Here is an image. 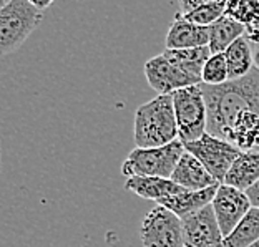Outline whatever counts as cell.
Wrapping results in <instances>:
<instances>
[{"label": "cell", "instance_id": "obj_26", "mask_svg": "<svg viewBox=\"0 0 259 247\" xmlns=\"http://www.w3.org/2000/svg\"><path fill=\"white\" fill-rule=\"evenodd\" d=\"M28 2H30L32 5H35L38 10H45V9H49L55 0H28Z\"/></svg>", "mask_w": 259, "mask_h": 247}, {"label": "cell", "instance_id": "obj_22", "mask_svg": "<svg viewBox=\"0 0 259 247\" xmlns=\"http://www.w3.org/2000/svg\"><path fill=\"white\" fill-rule=\"evenodd\" d=\"M225 7H226V0L223 2H214V4H206L201 7L194 9L188 14H183L185 19L188 22L194 23V25H201V27H211L213 23H216L221 17H225Z\"/></svg>", "mask_w": 259, "mask_h": 247}, {"label": "cell", "instance_id": "obj_10", "mask_svg": "<svg viewBox=\"0 0 259 247\" xmlns=\"http://www.w3.org/2000/svg\"><path fill=\"white\" fill-rule=\"evenodd\" d=\"M181 221H183L185 247H225L223 244L225 236L218 224L213 204Z\"/></svg>", "mask_w": 259, "mask_h": 247}, {"label": "cell", "instance_id": "obj_2", "mask_svg": "<svg viewBox=\"0 0 259 247\" xmlns=\"http://www.w3.org/2000/svg\"><path fill=\"white\" fill-rule=\"evenodd\" d=\"M133 136L137 148H160L178 139L173 95H158L141 105L135 113Z\"/></svg>", "mask_w": 259, "mask_h": 247}, {"label": "cell", "instance_id": "obj_1", "mask_svg": "<svg viewBox=\"0 0 259 247\" xmlns=\"http://www.w3.org/2000/svg\"><path fill=\"white\" fill-rule=\"evenodd\" d=\"M208 108V133L228 139L229 129L246 110L259 113V70L223 85H199Z\"/></svg>", "mask_w": 259, "mask_h": 247}, {"label": "cell", "instance_id": "obj_6", "mask_svg": "<svg viewBox=\"0 0 259 247\" xmlns=\"http://www.w3.org/2000/svg\"><path fill=\"white\" fill-rule=\"evenodd\" d=\"M140 236L145 247H185L183 221L161 204L145 216Z\"/></svg>", "mask_w": 259, "mask_h": 247}, {"label": "cell", "instance_id": "obj_27", "mask_svg": "<svg viewBox=\"0 0 259 247\" xmlns=\"http://www.w3.org/2000/svg\"><path fill=\"white\" fill-rule=\"evenodd\" d=\"M252 58H254V68L259 70V42L252 45Z\"/></svg>", "mask_w": 259, "mask_h": 247}, {"label": "cell", "instance_id": "obj_17", "mask_svg": "<svg viewBox=\"0 0 259 247\" xmlns=\"http://www.w3.org/2000/svg\"><path fill=\"white\" fill-rule=\"evenodd\" d=\"M164 57H168L175 65L186 72L188 75L194 76L203 83V68L204 63L209 60V57L213 55L209 50V46H196V48H185V50H169L166 48L163 52Z\"/></svg>", "mask_w": 259, "mask_h": 247}, {"label": "cell", "instance_id": "obj_28", "mask_svg": "<svg viewBox=\"0 0 259 247\" xmlns=\"http://www.w3.org/2000/svg\"><path fill=\"white\" fill-rule=\"evenodd\" d=\"M12 2V0H0V9H2V7H5V5H7V4H10Z\"/></svg>", "mask_w": 259, "mask_h": 247}, {"label": "cell", "instance_id": "obj_21", "mask_svg": "<svg viewBox=\"0 0 259 247\" xmlns=\"http://www.w3.org/2000/svg\"><path fill=\"white\" fill-rule=\"evenodd\" d=\"M225 15L246 27V32L259 28V0H226Z\"/></svg>", "mask_w": 259, "mask_h": 247}, {"label": "cell", "instance_id": "obj_16", "mask_svg": "<svg viewBox=\"0 0 259 247\" xmlns=\"http://www.w3.org/2000/svg\"><path fill=\"white\" fill-rule=\"evenodd\" d=\"M241 151H252L259 146V113L252 110L243 111L229 129L228 139Z\"/></svg>", "mask_w": 259, "mask_h": 247}, {"label": "cell", "instance_id": "obj_19", "mask_svg": "<svg viewBox=\"0 0 259 247\" xmlns=\"http://www.w3.org/2000/svg\"><path fill=\"white\" fill-rule=\"evenodd\" d=\"M228 62L229 80H239L252 72L254 58H252V46L248 38L241 37L225 52Z\"/></svg>", "mask_w": 259, "mask_h": 247}, {"label": "cell", "instance_id": "obj_9", "mask_svg": "<svg viewBox=\"0 0 259 247\" xmlns=\"http://www.w3.org/2000/svg\"><path fill=\"white\" fill-rule=\"evenodd\" d=\"M251 208L252 204L246 191L236 189L225 183L220 184L213 199V209L223 236H229Z\"/></svg>", "mask_w": 259, "mask_h": 247}, {"label": "cell", "instance_id": "obj_24", "mask_svg": "<svg viewBox=\"0 0 259 247\" xmlns=\"http://www.w3.org/2000/svg\"><path fill=\"white\" fill-rule=\"evenodd\" d=\"M214 2H223V0H178L181 14H188V12H191L194 9L201 7V5L214 4Z\"/></svg>", "mask_w": 259, "mask_h": 247}, {"label": "cell", "instance_id": "obj_8", "mask_svg": "<svg viewBox=\"0 0 259 247\" xmlns=\"http://www.w3.org/2000/svg\"><path fill=\"white\" fill-rule=\"evenodd\" d=\"M146 81L158 95H173L175 91L186 86L201 85V81L183 72L178 65H175L164 54L150 58L145 63Z\"/></svg>", "mask_w": 259, "mask_h": 247}, {"label": "cell", "instance_id": "obj_18", "mask_svg": "<svg viewBox=\"0 0 259 247\" xmlns=\"http://www.w3.org/2000/svg\"><path fill=\"white\" fill-rule=\"evenodd\" d=\"M209 50L211 54H225L238 38L244 37L246 27L229 17H221L220 20L209 27Z\"/></svg>", "mask_w": 259, "mask_h": 247}, {"label": "cell", "instance_id": "obj_20", "mask_svg": "<svg viewBox=\"0 0 259 247\" xmlns=\"http://www.w3.org/2000/svg\"><path fill=\"white\" fill-rule=\"evenodd\" d=\"M256 242H259V208H251L223 244L225 247H251Z\"/></svg>", "mask_w": 259, "mask_h": 247}, {"label": "cell", "instance_id": "obj_15", "mask_svg": "<svg viewBox=\"0 0 259 247\" xmlns=\"http://www.w3.org/2000/svg\"><path fill=\"white\" fill-rule=\"evenodd\" d=\"M259 181V151H241L225 178V184L248 191Z\"/></svg>", "mask_w": 259, "mask_h": 247}, {"label": "cell", "instance_id": "obj_12", "mask_svg": "<svg viewBox=\"0 0 259 247\" xmlns=\"http://www.w3.org/2000/svg\"><path fill=\"white\" fill-rule=\"evenodd\" d=\"M171 179L188 191H199L221 184L209 174V171L203 166L201 161L188 151H185V155L181 156V160L176 164Z\"/></svg>", "mask_w": 259, "mask_h": 247}, {"label": "cell", "instance_id": "obj_23", "mask_svg": "<svg viewBox=\"0 0 259 247\" xmlns=\"http://www.w3.org/2000/svg\"><path fill=\"white\" fill-rule=\"evenodd\" d=\"M229 81L228 62L225 54H213L203 68V83L204 85H223Z\"/></svg>", "mask_w": 259, "mask_h": 247}, {"label": "cell", "instance_id": "obj_4", "mask_svg": "<svg viewBox=\"0 0 259 247\" xmlns=\"http://www.w3.org/2000/svg\"><path fill=\"white\" fill-rule=\"evenodd\" d=\"M42 22V10L28 0H12L0 9V52L14 54Z\"/></svg>", "mask_w": 259, "mask_h": 247}, {"label": "cell", "instance_id": "obj_3", "mask_svg": "<svg viewBox=\"0 0 259 247\" xmlns=\"http://www.w3.org/2000/svg\"><path fill=\"white\" fill-rule=\"evenodd\" d=\"M185 151V143L181 139H175L160 148H135L123 163L121 173L126 178L143 176L171 179L176 164Z\"/></svg>", "mask_w": 259, "mask_h": 247}, {"label": "cell", "instance_id": "obj_25", "mask_svg": "<svg viewBox=\"0 0 259 247\" xmlns=\"http://www.w3.org/2000/svg\"><path fill=\"white\" fill-rule=\"evenodd\" d=\"M246 194H248L252 208H259V181H256V183L246 191Z\"/></svg>", "mask_w": 259, "mask_h": 247}, {"label": "cell", "instance_id": "obj_29", "mask_svg": "<svg viewBox=\"0 0 259 247\" xmlns=\"http://www.w3.org/2000/svg\"><path fill=\"white\" fill-rule=\"evenodd\" d=\"M251 247H259V242H256L254 245H251Z\"/></svg>", "mask_w": 259, "mask_h": 247}, {"label": "cell", "instance_id": "obj_14", "mask_svg": "<svg viewBox=\"0 0 259 247\" xmlns=\"http://www.w3.org/2000/svg\"><path fill=\"white\" fill-rule=\"evenodd\" d=\"M125 189L135 192L137 196L143 199H151V201L160 203L161 199L175 196L186 191L185 187L176 184L169 178H143V176H132L126 178Z\"/></svg>", "mask_w": 259, "mask_h": 247}, {"label": "cell", "instance_id": "obj_11", "mask_svg": "<svg viewBox=\"0 0 259 247\" xmlns=\"http://www.w3.org/2000/svg\"><path fill=\"white\" fill-rule=\"evenodd\" d=\"M209 27L194 25L188 22L185 15L178 12L175 20L169 25V30L166 33L164 45L169 50H185V48H196V46L209 45Z\"/></svg>", "mask_w": 259, "mask_h": 247}, {"label": "cell", "instance_id": "obj_5", "mask_svg": "<svg viewBox=\"0 0 259 247\" xmlns=\"http://www.w3.org/2000/svg\"><path fill=\"white\" fill-rule=\"evenodd\" d=\"M173 105L178 123V139L186 144L208 133V108L199 85L175 91Z\"/></svg>", "mask_w": 259, "mask_h": 247}, {"label": "cell", "instance_id": "obj_13", "mask_svg": "<svg viewBox=\"0 0 259 247\" xmlns=\"http://www.w3.org/2000/svg\"><path fill=\"white\" fill-rule=\"evenodd\" d=\"M218 187L220 186L206 187V189H199V191H188L186 189L180 194H175V196L161 199L158 204L164 206V208L169 209L171 213H175L178 217L185 219L188 216L199 213V211L204 209L206 206L213 204V199L216 196Z\"/></svg>", "mask_w": 259, "mask_h": 247}, {"label": "cell", "instance_id": "obj_7", "mask_svg": "<svg viewBox=\"0 0 259 247\" xmlns=\"http://www.w3.org/2000/svg\"><path fill=\"white\" fill-rule=\"evenodd\" d=\"M185 150L191 153L201 161L203 166L208 169L209 174L218 181L225 183V178L233 166L234 160L241 155V150L226 139H221L213 134L206 133L201 138L185 144Z\"/></svg>", "mask_w": 259, "mask_h": 247}]
</instances>
